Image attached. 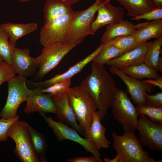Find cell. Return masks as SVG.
I'll return each instance as SVG.
<instances>
[{"label": "cell", "instance_id": "cell-23", "mask_svg": "<svg viewBox=\"0 0 162 162\" xmlns=\"http://www.w3.org/2000/svg\"><path fill=\"white\" fill-rule=\"evenodd\" d=\"M134 34L140 43L147 42L151 39L159 38L162 36V19L148 22L136 29Z\"/></svg>", "mask_w": 162, "mask_h": 162}, {"label": "cell", "instance_id": "cell-39", "mask_svg": "<svg viewBox=\"0 0 162 162\" xmlns=\"http://www.w3.org/2000/svg\"><path fill=\"white\" fill-rule=\"evenodd\" d=\"M119 155L117 154L116 156L113 159H110L109 158H104V160L105 162H119Z\"/></svg>", "mask_w": 162, "mask_h": 162}, {"label": "cell", "instance_id": "cell-32", "mask_svg": "<svg viewBox=\"0 0 162 162\" xmlns=\"http://www.w3.org/2000/svg\"><path fill=\"white\" fill-rule=\"evenodd\" d=\"M136 107L139 116L144 115L153 120L162 122V106L154 107L145 105Z\"/></svg>", "mask_w": 162, "mask_h": 162}, {"label": "cell", "instance_id": "cell-20", "mask_svg": "<svg viewBox=\"0 0 162 162\" xmlns=\"http://www.w3.org/2000/svg\"><path fill=\"white\" fill-rule=\"evenodd\" d=\"M148 22H146L134 25L128 20H123L117 23L107 25L101 39V42L106 44L118 37L132 34L136 29Z\"/></svg>", "mask_w": 162, "mask_h": 162}, {"label": "cell", "instance_id": "cell-41", "mask_svg": "<svg viewBox=\"0 0 162 162\" xmlns=\"http://www.w3.org/2000/svg\"><path fill=\"white\" fill-rule=\"evenodd\" d=\"M64 3L68 5L71 6L72 5L74 4L80 0H62Z\"/></svg>", "mask_w": 162, "mask_h": 162}, {"label": "cell", "instance_id": "cell-22", "mask_svg": "<svg viewBox=\"0 0 162 162\" xmlns=\"http://www.w3.org/2000/svg\"><path fill=\"white\" fill-rule=\"evenodd\" d=\"M74 11L71 5L62 0H46L44 8V25L56 17Z\"/></svg>", "mask_w": 162, "mask_h": 162}, {"label": "cell", "instance_id": "cell-21", "mask_svg": "<svg viewBox=\"0 0 162 162\" xmlns=\"http://www.w3.org/2000/svg\"><path fill=\"white\" fill-rule=\"evenodd\" d=\"M0 26L8 35L10 44L15 46L19 38L38 28V25L35 22L26 24L8 22L0 24Z\"/></svg>", "mask_w": 162, "mask_h": 162}, {"label": "cell", "instance_id": "cell-14", "mask_svg": "<svg viewBox=\"0 0 162 162\" xmlns=\"http://www.w3.org/2000/svg\"><path fill=\"white\" fill-rule=\"evenodd\" d=\"M30 52L28 49L15 47L12 56V68L15 73L26 78L34 76L38 68L36 58L31 56Z\"/></svg>", "mask_w": 162, "mask_h": 162}, {"label": "cell", "instance_id": "cell-4", "mask_svg": "<svg viewBox=\"0 0 162 162\" xmlns=\"http://www.w3.org/2000/svg\"><path fill=\"white\" fill-rule=\"evenodd\" d=\"M111 107L114 118L122 125L125 132L136 129L139 115L136 107L133 105L126 92L116 88Z\"/></svg>", "mask_w": 162, "mask_h": 162}, {"label": "cell", "instance_id": "cell-10", "mask_svg": "<svg viewBox=\"0 0 162 162\" xmlns=\"http://www.w3.org/2000/svg\"><path fill=\"white\" fill-rule=\"evenodd\" d=\"M74 11L56 17L44 25L40 31V41L44 46L59 42H66Z\"/></svg>", "mask_w": 162, "mask_h": 162}, {"label": "cell", "instance_id": "cell-6", "mask_svg": "<svg viewBox=\"0 0 162 162\" xmlns=\"http://www.w3.org/2000/svg\"><path fill=\"white\" fill-rule=\"evenodd\" d=\"M77 45L66 42H59L44 46L41 54L36 58L39 70L34 76L35 78L42 79Z\"/></svg>", "mask_w": 162, "mask_h": 162}, {"label": "cell", "instance_id": "cell-37", "mask_svg": "<svg viewBox=\"0 0 162 162\" xmlns=\"http://www.w3.org/2000/svg\"><path fill=\"white\" fill-rule=\"evenodd\" d=\"M102 160L93 155L92 157H76L69 159L68 162H102Z\"/></svg>", "mask_w": 162, "mask_h": 162}, {"label": "cell", "instance_id": "cell-28", "mask_svg": "<svg viewBox=\"0 0 162 162\" xmlns=\"http://www.w3.org/2000/svg\"><path fill=\"white\" fill-rule=\"evenodd\" d=\"M126 52L118 49L110 42L106 44L92 62L104 66L111 59L121 56Z\"/></svg>", "mask_w": 162, "mask_h": 162}, {"label": "cell", "instance_id": "cell-3", "mask_svg": "<svg viewBox=\"0 0 162 162\" xmlns=\"http://www.w3.org/2000/svg\"><path fill=\"white\" fill-rule=\"evenodd\" d=\"M67 93L76 120L84 132L91 125L96 106L89 93L80 85L70 88Z\"/></svg>", "mask_w": 162, "mask_h": 162}, {"label": "cell", "instance_id": "cell-5", "mask_svg": "<svg viewBox=\"0 0 162 162\" xmlns=\"http://www.w3.org/2000/svg\"><path fill=\"white\" fill-rule=\"evenodd\" d=\"M28 124L25 121H17L9 128L8 137L15 142L14 152L22 162H40L34 149Z\"/></svg>", "mask_w": 162, "mask_h": 162}, {"label": "cell", "instance_id": "cell-7", "mask_svg": "<svg viewBox=\"0 0 162 162\" xmlns=\"http://www.w3.org/2000/svg\"><path fill=\"white\" fill-rule=\"evenodd\" d=\"M26 78L15 76L8 82V96L6 104L0 113V116L5 119L16 117L21 104L26 101L29 89L26 84Z\"/></svg>", "mask_w": 162, "mask_h": 162}, {"label": "cell", "instance_id": "cell-2", "mask_svg": "<svg viewBox=\"0 0 162 162\" xmlns=\"http://www.w3.org/2000/svg\"><path fill=\"white\" fill-rule=\"evenodd\" d=\"M112 148L120 156L119 162H162L151 158L143 149L134 131L125 132L122 135L112 134Z\"/></svg>", "mask_w": 162, "mask_h": 162}, {"label": "cell", "instance_id": "cell-16", "mask_svg": "<svg viewBox=\"0 0 162 162\" xmlns=\"http://www.w3.org/2000/svg\"><path fill=\"white\" fill-rule=\"evenodd\" d=\"M105 45V44L101 43L94 51L82 60L71 67L64 73L57 74L52 78L44 81L38 82L28 80L27 81L37 88H46L60 81L71 80L72 77L80 72L87 64L92 61Z\"/></svg>", "mask_w": 162, "mask_h": 162}, {"label": "cell", "instance_id": "cell-29", "mask_svg": "<svg viewBox=\"0 0 162 162\" xmlns=\"http://www.w3.org/2000/svg\"><path fill=\"white\" fill-rule=\"evenodd\" d=\"M9 38L7 33L0 26V55L4 61L12 67V56L16 46L10 44Z\"/></svg>", "mask_w": 162, "mask_h": 162}, {"label": "cell", "instance_id": "cell-13", "mask_svg": "<svg viewBox=\"0 0 162 162\" xmlns=\"http://www.w3.org/2000/svg\"><path fill=\"white\" fill-rule=\"evenodd\" d=\"M110 72L121 79L126 85L127 92L130 96V99L136 106L146 105V93H151L154 86L143 81L132 78L123 72L120 69L110 66Z\"/></svg>", "mask_w": 162, "mask_h": 162}, {"label": "cell", "instance_id": "cell-44", "mask_svg": "<svg viewBox=\"0 0 162 162\" xmlns=\"http://www.w3.org/2000/svg\"><path fill=\"white\" fill-rule=\"evenodd\" d=\"M20 2H24L29 1L30 0H18Z\"/></svg>", "mask_w": 162, "mask_h": 162}, {"label": "cell", "instance_id": "cell-26", "mask_svg": "<svg viewBox=\"0 0 162 162\" xmlns=\"http://www.w3.org/2000/svg\"><path fill=\"white\" fill-rule=\"evenodd\" d=\"M28 128L30 134L33 147L36 154L41 162H47L46 153L48 145L46 137L28 124Z\"/></svg>", "mask_w": 162, "mask_h": 162}, {"label": "cell", "instance_id": "cell-8", "mask_svg": "<svg viewBox=\"0 0 162 162\" xmlns=\"http://www.w3.org/2000/svg\"><path fill=\"white\" fill-rule=\"evenodd\" d=\"M95 0L86 9L74 11V18L70 25L66 42L77 45L87 35L90 34V25L100 6L98 0Z\"/></svg>", "mask_w": 162, "mask_h": 162}, {"label": "cell", "instance_id": "cell-15", "mask_svg": "<svg viewBox=\"0 0 162 162\" xmlns=\"http://www.w3.org/2000/svg\"><path fill=\"white\" fill-rule=\"evenodd\" d=\"M26 101V105L23 111L26 113L36 112L56 114L57 113L52 98L46 94L41 92L39 88L30 90Z\"/></svg>", "mask_w": 162, "mask_h": 162}, {"label": "cell", "instance_id": "cell-40", "mask_svg": "<svg viewBox=\"0 0 162 162\" xmlns=\"http://www.w3.org/2000/svg\"><path fill=\"white\" fill-rule=\"evenodd\" d=\"M156 8H162V0H153Z\"/></svg>", "mask_w": 162, "mask_h": 162}, {"label": "cell", "instance_id": "cell-38", "mask_svg": "<svg viewBox=\"0 0 162 162\" xmlns=\"http://www.w3.org/2000/svg\"><path fill=\"white\" fill-rule=\"evenodd\" d=\"M144 82L152 84L154 87L158 86L160 89H162V77H160L157 79H150L143 80Z\"/></svg>", "mask_w": 162, "mask_h": 162}, {"label": "cell", "instance_id": "cell-33", "mask_svg": "<svg viewBox=\"0 0 162 162\" xmlns=\"http://www.w3.org/2000/svg\"><path fill=\"white\" fill-rule=\"evenodd\" d=\"M19 116L17 115L15 118L9 119L2 118L0 119V142L6 141L8 136V132L11 126L18 121Z\"/></svg>", "mask_w": 162, "mask_h": 162}, {"label": "cell", "instance_id": "cell-11", "mask_svg": "<svg viewBox=\"0 0 162 162\" xmlns=\"http://www.w3.org/2000/svg\"><path fill=\"white\" fill-rule=\"evenodd\" d=\"M39 113L52 129L59 141L68 140L74 142L81 146L87 152H90L93 155L100 158L101 154L93 144L81 136L74 128L60 122L54 121L51 117L46 116L44 113Z\"/></svg>", "mask_w": 162, "mask_h": 162}, {"label": "cell", "instance_id": "cell-30", "mask_svg": "<svg viewBox=\"0 0 162 162\" xmlns=\"http://www.w3.org/2000/svg\"><path fill=\"white\" fill-rule=\"evenodd\" d=\"M110 42L118 49L125 51L133 49L141 44L137 41L134 34L118 37Z\"/></svg>", "mask_w": 162, "mask_h": 162}, {"label": "cell", "instance_id": "cell-24", "mask_svg": "<svg viewBox=\"0 0 162 162\" xmlns=\"http://www.w3.org/2000/svg\"><path fill=\"white\" fill-rule=\"evenodd\" d=\"M127 11L128 16L134 17L156 8L153 0H116Z\"/></svg>", "mask_w": 162, "mask_h": 162}, {"label": "cell", "instance_id": "cell-19", "mask_svg": "<svg viewBox=\"0 0 162 162\" xmlns=\"http://www.w3.org/2000/svg\"><path fill=\"white\" fill-rule=\"evenodd\" d=\"M101 120L100 112L95 111L90 126L84 131L85 138L92 143L98 151L102 148H109L111 144L105 136L106 129L101 124Z\"/></svg>", "mask_w": 162, "mask_h": 162}, {"label": "cell", "instance_id": "cell-25", "mask_svg": "<svg viewBox=\"0 0 162 162\" xmlns=\"http://www.w3.org/2000/svg\"><path fill=\"white\" fill-rule=\"evenodd\" d=\"M120 70L129 76L140 80L144 78L155 80L160 76L158 72L144 62Z\"/></svg>", "mask_w": 162, "mask_h": 162}, {"label": "cell", "instance_id": "cell-1", "mask_svg": "<svg viewBox=\"0 0 162 162\" xmlns=\"http://www.w3.org/2000/svg\"><path fill=\"white\" fill-rule=\"evenodd\" d=\"M91 69V74L81 82L80 86L91 95L102 120L111 106L117 87L114 80L104 66L93 62Z\"/></svg>", "mask_w": 162, "mask_h": 162}, {"label": "cell", "instance_id": "cell-17", "mask_svg": "<svg viewBox=\"0 0 162 162\" xmlns=\"http://www.w3.org/2000/svg\"><path fill=\"white\" fill-rule=\"evenodd\" d=\"M152 41L141 44L135 48L113 58L106 64L121 69L144 62L145 55Z\"/></svg>", "mask_w": 162, "mask_h": 162}, {"label": "cell", "instance_id": "cell-42", "mask_svg": "<svg viewBox=\"0 0 162 162\" xmlns=\"http://www.w3.org/2000/svg\"><path fill=\"white\" fill-rule=\"evenodd\" d=\"M158 71H160L162 72V55L161 53V56L160 57L158 64Z\"/></svg>", "mask_w": 162, "mask_h": 162}, {"label": "cell", "instance_id": "cell-36", "mask_svg": "<svg viewBox=\"0 0 162 162\" xmlns=\"http://www.w3.org/2000/svg\"><path fill=\"white\" fill-rule=\"evenodd\" d=\"M146 105L154 107L162 106V93L158 92L154 95H150L147 92L145 94Z\"/></svg>", "mask_w": 162, "mask_h": 162}, {"label": "cell", "instance_id": "cell-12", "mask_svg": "<svg viewBox=\"0 0 162 162\" xmlns=\"http://www.w3.org/2000/svg\"><path fill=\"white\" fill-rule=\"evenodd\" d=\"M100 5L96 19L91 23L90 34L94 35L102 26L117 23L124 20L125 16L124 8L112 5L111 0H98Z\"/></svg>", "mask_w": 162, "mask_h": 162}, {"label": "cell", "instance_id": "cell-18", "mask_svg": "<svg viewBox=\"0 0 162 162\" xmlns=\"http://www.w3.org/2000/svg\"><path fill=\"white\" fill-rule=\"evenodd\" d=\"M51 97L57 110L56 116L59 122L70 125L80 134L84 136V132L77 123L69 103L67 92Z\"/></svg>", "mask_w": 162, "mask_h": 162}, {"label": "cell", "instance_id": "cell-35", "mask_svg": "<svg viewBox=\"0 0 162 162\" xmlns=\"http://www.w3.org/2000/svg\"><path fill=\"white\" fill-rule=\"evenodd\" d=\"M12 68L3 61L0 67V86L16 76Z\"/></svg>", "mask_w": 162, "mask_h": 162}, {"label": "cell", "instance_id": "cell-31", "mask_svg": "<svg viewBox=\"0 0 162 162\" xmlns=\"http://www.w3.org/2000/svg\"><path fill=\"white\" fill-rule=\"evenodd\" d=\"M71 80L60 81L44 88H39L42 93L48 94L51 97L62 95L67 92L70 85Z\"/></svg>", "mask_w": 162, "mask_h": 162}, {"label": "cell", "instance_id": "cell-34", "mask_svg": "<svg viewBox=\"0 0 162 162\" xmlns=\"http://www.w3.org/2000/svg\"><path fill=\"white\" fill-rule=\"evenodd\" d=\"M162 19V8H156L147 12L141 15L132 17V20L139 21L141 19H144L148 21H154Z\"/></svg>", "mask_w": 162, "mask_h": 162}, {"label": "cell", "instance_id": "cell-43", "mask_svg": "<svg viewBox=\"0 0 162 162\" xmlns=\"http://www.w3.org/2000/svg\"><path fill=\"white\" fill-rule=\"evenodd\" d=\"M4 60L2 57L0 55V67L1 66Z\"/></svg>", "mask_w": 162, "mask_h": 162}, {"label": "cell", "instance_id": "cell-27", "mask_svg": "<svg viewBox=\"0 0 162 162\" xmlns=\"http://www.w3.org/2000/svg\"><path fill=\"white\" fill-rule=\"evenodd\" d=\"M162 36L152 41L145 55L144 62L157 72L160 54L162 52Z\"/></svg>", "mask_w": 162, "mask_h": 162}, {"label": "cell", "instance_id": "cell-9", "mask_svg": "<svg viewBox=\"0 0 162 162\" xmlns=\"http://www.w3.org/2000/svg\"><path fill=\"white\" fill-rule=\"evenodd\" d=\"M136 129L139 131L138 141L142 147L162 152V122L153 120L146 115H141Z\"/></svg>", "mask_w": 162, "mask_h": 162}]
</instances>
